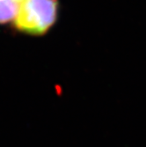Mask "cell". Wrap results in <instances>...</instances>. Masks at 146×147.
<instances>
[{
	"label": "cell",
	"instance_id": "cell-1",
	"mask_svg": "<svg viewBox=\"0 0 146 147\" xmlns=\"http://www.w3.org/2000/svg\"><path fill=\"white\" fill-rule=\"evenodd\" d=\"M59 10V0H21L12 26L22 34L42 36L57 24Z\"/></svg>",
	"mask_w": 146,
	"mask_h": 147
},
{
	"label": "cell",
	"instance_id": "cell-2",
	"mask_svg": "<svg viewBox=\"0 0 146 147\" xmlns=\"http://www.w3.org/2000/svg\"><path fill=\"white\" fill-rule=\"evenodd\" d=\"M15 0H0V25L12 23L19 7Z\"/></svg>",
	"mask_w": 146,
	"mask_h": 147
},
{
	"label": "cell",
	"instance_id": "cell-3",
	"mask_svg": "<svg viewBox=\"0 0 146 147\" xmlns=\"http://www.w3.org/2000/svg\"><path fill=\"white\" fill-rule=\"evenodd\" d=\"M15 1H17V2H19V3H20V2L21 1V0H15Z\"/></svg>",
	"mask_w": 146,
	"mask_h": 147
}]
</instances>
